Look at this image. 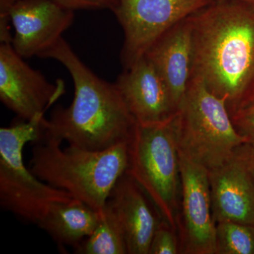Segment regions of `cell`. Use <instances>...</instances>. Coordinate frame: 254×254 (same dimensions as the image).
Masks as SVG:
<instances>
[{"mask_svg":"<svg viewBox=\"0 0 254 254\" xmlns=\"http://www.w3.org/2000/svg\"><path fill=\"white\" fill-rule=\"evenodd\" d=\"M99 219L100 211L72 198L53 203L38 225L58 245L76 250L94 231Z\"/></svg>","mask_w":254,"mask_h":254,"instance_id":"cell-15","label":"cell"},{"mask_svg":"<svg viewBox=\"0 0 254 254\" xmlns=\"http://www.w3.org/2000/svg\"><path fill=\"white\" fill-rule=\"evenodd\" d=\"M238 1H245V2L250 3V4H254V0H238Z\"/></svg>","mask_w":254,"mask_h":254,"instance_id":"cell-23","label":"cell"},{"mask_svg":"<svg viewBox=\"0 0 254 254\" xmlns=\"http://www.w3.org/2000/svg\"><path fill=\"white\" fill-rule=\"evenodd\" d=\"M14 28L11 46L23 59L40 56L72 25L74 11L53 0H16L10 10Z\"/></svg>","mask_w":254,"mask_h":254,"instance_id":"cell-10","label":"cell"},{"mask_svg":"<svg viewBox=\"0 0 254 254\" xmlns=\"http://www.w3.org/2000/svg\"><path fill=\"white\" fill-rule=\"evenodd\" d=\"M62 143L53 138L35 143L30 170L42 181L100 211L127 173L129 141L100 150L71 145L63 148Z\"/></svg>","mask_w":254,"mask_h":254,"instance_id":"cell-3","label":"cell"},{"mask_svg":"<svg viewBox=\"0 0 254 254\" xmlns=\"http://www.w3.org/2000/svg\"><path fill=\"white\" fill-rule=\"evenodd\" d=\"M74 252L78 254H128L123 227L107 203L100 211L99 221L94 231Z\"/></svg>","mask_w":254,"mask_h":254,"instance_id":"cell-16","label":"cell"},{"mask_svg":"<svg viewBox=\"0 0 254 254\" xmlns=\"http://www.w3.org/2000/svg\"><path fill=\"white\" fill-rule=\"evenodd\" d=\"M213 0H118L113 10L125 39L120 60L131 67L174 25Z\"/></svg>","mask_w":254,"mask_h":254,"instance_id":"cell-7","label":"cell"},{"mask_svg":"<svg viewBox=\"0 0 254 254\" xmlns=\"http://www.w3.org/2000/svg\"><path fill=\"white\" fill-rule=\"evenodd\" d=\"M208 174L215 224L229 221L254 225V180L243 145Z\"/></svg>","mask_w":254,"mask_h":254,"instance_id":"cell-12","label":"cell"},{"mask_svg":"<svg viewBox=\"0 0 254 254\" xmlns=\"http://www.w3.org/2000/svg\"><path fill=\"white\" fill-rule=\"evenodd\" d=\"M189 20L191 76L231 110L254 93V4L213 0Z\"/></svg>","mask_w":254,"mask_h":254,"instance_id":"cell-1","label":"cell"},{"mask_svg":"<svg viewBox=\"0 0 254 254\" xmlns=\"http://www.w3.org/2000/svg\"><path fill=\"white\" fill-rule=\"evenodd\" d=\"M180 156L181 200L178 236L180 254H215V224L206 169Z\"/></svg>","mask_w":254,"mask_h":254,"instance_id":"cell-8","label":"cell"},{"mask_svg":"<svg viewBox=\"0 0 254 254\" xmlns=\"http://www.w3.org/2000/svg\"><path fill=\"white\" fill-rule=\"evenodd\" d=\"M64 93V83H50L31 67L11 46L0 45V100L22 120L43 115Z\"/></svg>","mask_w":254,"mask_h":254,"instance_id":"cell-9","label":"cell"},{"mask_svg":"<svg viewBox=\"0 0 254 254\" xmlns=\"http://www.w3.org/2000/svg\"><path fill=\"white\" fill-rule=\"evenodd\" d=\"M39 58L61 63L74 86L72 103L53 110L43 139L66 141L68 145L93 150L130 141L137 123L115 83L97 76L63 38Z\"/></svg>","mask_w":254,"mask_h":254,"instance_id":"cell-2","label":"cell"},{"mask_svg":"<svg viewBox=\"0 0 254 254\" xmlns=\"http://www.w3.org/2000/svg\"><path fill=\"white\" fill-rule=\"evenodd\" d=\"M229 111L237 132L254 146V93Z\"/></svg>","mask_w":254,"mask_h":254,"instance_id":"cell-18","label":"cell"},{"mask_svg":"<svg viewBox=\"0 0 254 254\" xmlns=\"http://www.w3.org/2000/svg\"><path fill=\"white\" fill-rule=\"evenodd\" d=\"M115 84L137 124L164 123L176 115L168 87L145 55L123 70Z\"/></svg>","mask_w":254,"mask_h":254,"instance_id":"cell-11","label":"cell"},{"mask_svg":"<svg viewBox=\"0 0 254 254\" xmlns=\"http://www.w3.org/2000/svg\"><path fill=\"white\" fill-rule=\"evenodd\" d=\"M215 254H254V225L229 221L216 223Z\"/></svg>","mask_w":254,"mask_h":254,"instance_id":"cell-17","label":"cell"},{"mask_svg":"<svg viewBox=\"0 0 254 254\" xmlns=\"http://www.w3.org/2000/svg\"><path fill=\"white\" fill-rule=\"evenodd\" d=\"M189 16L165 32L145 53L163 78L177 110L191 77L192 36Z\"/></svg>","mask_w":254,"mask_h":254,"instance_id":"cell-14","label":"cell"},{"mask_svg":"<svg viewBox=\"0 0 254 254\" xmlns=\"http://www.w3.org/2000/svg\"><path fill=\"white\" fill-rule=\"evenodd\" d=\"M243 149L254 180V146L248 143H245L243 145Z\"/></svg>","mask_w":254,"mask_h":254,"instance_id":"cell-22","label":"cell"},{"mask_svg":"<svg viewBox=\"0 0 254 254\" xmlns=\"http://www.w3.org/2000/svg\"><path fill=\"white\" fill-rule=\"evenodd\" d=\"M16 0H0V43H11L10 10Z\"/></svg>","mask_w":254,"mask_h":254,"instance_id":"cell-21","label":"cell"},{"mask_svg":"<svg viewBox=\"0 0 254 254\" xmlns=\"http://www.w3.org/2000/svg\"><path fill=\"white\" fill-rule=\"evenodd\" d=\"M179 151L208 171L226 162L247 141L232 123L226 101L191 76L174 118Z\"/></svg>","mask_w":254,"mask_h":254,"instance_id":"cell-4","label":"cell"},{"mask_svg":"<svg viewBox=\"0 0 254 254\" xmlns=\"http://www.w3.org/2000/svg\"><path fill=\"white\" fill-rule=\"evenodd\" d=\"M174 118L161 123L137 124L128 143L126 174L178 233L181 175Z\"/></svg>","mask_w":254,"mask_h":254,"instance_id":"cell-6","label":"cell"},{"mask_svg":"<svg viewBox=\"0 0 254 254\" xmlns=\"http://www.w3.org/2000/svg\"><path fill=\"white\" fill-rule=\"evenodd\" d=\"M73 11L76 10L109 9L113 11L118 4V0H53Z\"/></svg>","mask_w":254,"mask_h":254,"instance_id":"cell-20","label":"cell"},{"mask_svg":"<svg viewBox=\"0 0 254 254\" xmlns=\"http://www.w3.org/2000/svg\"><path fill=\"white\" fill-rule=\"evenodd\" d=\"M107 204L123 227L128 254H149L152 239L163 218L141 187L125 173L114 187Z\"/></svg>","mask_w":254,"mask_h":254,"instance_id":"cell-13","label":"cell"},{"mask_svg":"<svg viewBox=\"0 0 254 254\" xmlns=\"http://www.w3.org/2000/svg\"><path fill=\"white\" fill-rule=\"evenodd\" d=\"M180 254L178 233L163 219L153 235L148 254Z\"/></svg>","mask_w":254,"mask_h":254,"instance_id":"cell-19","label":"cell"},{"mask_svg":"<svg viewBox=\"0 0 254 254\" xmlns=\"http://www.w3.org/2000/svg\"><path fill=\"white\" fill-rule=\"evenodd\" d=\"M44 115L0 128V204L37 225L53 203L74 198L68 192L42 181L24 165L25 145L41 141L44 136Z\"/></svg>","mask_w":254,"mask_h":254,"instance_id":"cell-5","label":"cell"}]
</instances>
